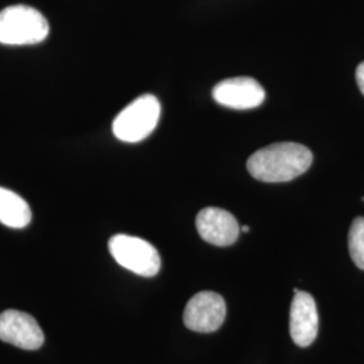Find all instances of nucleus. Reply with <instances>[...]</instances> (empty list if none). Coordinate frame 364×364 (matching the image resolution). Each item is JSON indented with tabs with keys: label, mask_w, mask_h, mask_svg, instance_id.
<instances>
[{
	"label": "nucleus",
	"mask_w": 364,
	"mask_h": 364,
	"mask_svg": "<svg viewBox=\"0 0 364 364\" xmlns=\"http://www.w3.org/2000/svg\"><path fill=\"white\" fill-rule=\"evenodd\" d=\"M312 151L304 144H274L248 158V173L263 182H287L311 168Z\"/></svg>",
	"instance_id": "f257e3e1"
},
{
	"label": "nucleus",
	"mask_w": 364,
	"mask_h": 364,
	"mask_svg": "<svg viewBox=\"0 0 364 364\" xmlns=\"http://www.w3.org/2000/svg\"><path fill=\"white\" fill-rule=\"evenodd\" d=\"M49 22L38 10L15 4L0 11V43L11 46L37 45L49 34Z\"/></svg>",
	"instance_id": "f03ea898"
},
{
	"label": "nucleus",
	"mask_w": 364,
	"mask_h": 364,
	"mask_svg": "<svg viewBox=\"0 0 364 364\" xmlns=\"http://www.w3.org/2000/svg\"><path fill=\"white\" fill-rule=\"evenodd\" d=\"M159 117L161 105L158 99L146 93L117 114L112 123L114 135L126 144L141 142L156 130Z\"/></svg>",
	"instance_id": "7ed1b4c3"
},
{
	"label": "nucleus",
	"mask_w": 364,
	"mask_h": 364,
	"mask_svg": "<svg viewBox=\"0 0 364 364\" xmlns=\"http://www.w3.org/2000/svg\"><path fill=\"white\" fill-rule=\"evenodd\" d=\"M108 250L117 263L142 277H154L161 269V257L156 248L141 237L115 235L108 242Z\"/></svg>",
	"instance_id": "20e7f679"
},
{
	"label": "nucleus",
	"mask_w": 364,
	"mask_h": 364,
	"mask_svg": "<svg viewBox=\"0 0 364 364\" xmlns=\"http://www.w3.org/2000/svg\"><path fill=\"white\" fill-rule=\"evenodd\" d=\"M227 314V305L215 291H200L189 299L183 311V324L195 332L210 333L218 331Z\"/></svg>",
	"instance_id": "39448f33"
},
{
	"label": "nucleus",
	"mask_w": 364,
	"mask_h": 364,
	"mask_svg": "<svg viewBox=\"0 0 364 364\" xmlns=\"http://www.w3.org/2000/svg\"><path fill=\"white\" fill-rule=\"evenodd\" d=\"M0 340L18 348L34 351L42 347L45 336L31 314L7 309L0 314Z\"/></svg>",
	"instance_id": "423d86ee"
},
{
	"label": "nucleus",
	"mask_w": 364,
	"mask_h": 364,
	"mask_svg": "<svg viewBox=\"0 0 364 364\" xmlns=\"http://www.w3.org/2000/svg\"><path fill=\"white\" fill-rule=\"evenodd\" d=\"M216 103L232 109H252L264 100V90L251 77L227 78L220 81L212 92Z\"/></svg>",
	"instance_id": "0eeeda50"
},
{
	"label": "nucleus",
	"mask_w": 364,
	"mask_h": 364,
	"mask_svg": "<svg viewBox=\"0 0 364 364\" xmlns=\"http://www.w3.org/2000/svg\"><path fill=\"white\" fill-rule=\"evenodd\" d=\"M196 227L200 236L213 246L227 247L239 237L240 227L234 215L220 208H204L196 218Z\"/></svg>",
	"instance_id": "6e6552de"
},
{
	"label": "nucleus",
	"mask_w": 364,
	"mask_h": 364,
	"mask_svg": "<svg viewBox=\"0 0 364 364\" xmlns=\"http://www.w3.org/2000/svg\"><path fill=\"white\" fill-rule=\"evenodd\" d=\"M318 313L316 301L306 291L294 294L290 306V336L299 347H309L317 338Z\"/></svg>",
	"instance_id": "1a4fd4ad"
},
{
	"label": "nucleus",
	"mask_w": 364,
	"mask_h": 364,
	"mask_svg": "<svg viewBox=\"0 0 364 364\" xmlns=\"http://www.w3.org/2000/svg\"><path fill=\"white\" fill-rule=\"evenodd\" d=\"M31 209L13 191L0 186V223L14 230L25 228L31 221Z\"/></svg>",
	"instance_id": "9d476101"
},
{
	"label": "nucleus",
	"mask_w": 364,
	"mask_h": 364,
	"mask_svg": "<svg viewBox=\"0 0 364 364\" xmlns=\"http://www.w3.org/2000/svg\"><path fill=\"white\" fill-rule=\"evenodd\" d=\"M348 248L353 263L364 270V218H356L352 223Z\"/></svg>",
	"instance_id": "9b49d317"
},
{
	"label": "nucleus",
	"mask_w": 364,
	"mask_h": 364,
	"mask_svg": "<svg viewBox=\"0 0 364 364\" xmlns=\"http://www.w3.org/2000/svg\"><path fill=\"white\" fill-rule=\"evenodd\" d=\"M356 82H358V87L360 88V91L364 95V63H362L356 69Z\"/></svg>",
	"instance_id": "f8f14e48"
},
{
	"label": "nucleus",
	"mask_w": 364,
	"mask_h": 364,
	"mask_svg": "<svg viewBox=\"0 0 364 364\" xmlns=\"http://www.w3.org/2000/svg\"><path fill=\"white\" fill-rule=\"evenodd\" d=\"M240 231H242V232H248V231H250V227H247V225H243V227L240 228Z\"/></svg>",
	"instance_id": "ddd939ff"
}]
</instances>
